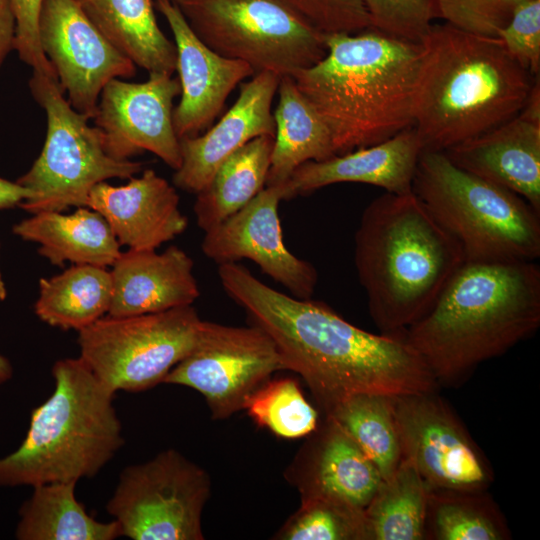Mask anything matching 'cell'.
Segmentation results:
<instances>
[{"mask_svg":"<svg viewBox=\"0 0 540 540\" xmlns=\"http://www.w3.org/2000/svg\"><path fill=\"white\" fill-rule=\"evenodd\" d=\"M218 275L226 294L271 337L284 369L303 378L324 413L355 394L439 390L404 335L362 330L320 301L271 288L237 262L218 265Z\"/></svg>","mask_w":540,"mask_h":540,"instance_id":"obj_1","label":"cell"},{"mask_svg":"<svg viewBox=\"0 0 540 540\" xmlns=\"http://www.w3.org/2000/svg\"><path fill=\"white\" fill-rule=\"evenodd\" d=\"M539 326L536 261L464 262L404 337L439 387H458Z\"/></svg>","mask_w":540,"mask_h":540,"instance_id":"obj_2","label":"cell"},{"mask_svg":"<svg viewBox=\"0 0 540 540\" xmlns=\"http://www.w3.org/2000/svg\"><path fill=\"white\" fill-rule=\"evenodd\" d=\"M324 41L325 56L290 76L326 123L335 155L413 127L420 43L372 28Z\"/></svg>","mask_w":540,"mask_h":540,"instance_id":"obj_3","label":"cell"},{"mask_svg":"<svg viewBox=\"0 0 540 540\" xmlns=\"http://www.w3.org/2000/svg\"><path fill=\"white\" fill-rule=\"evenodd\" d=\"M420 46L413 128L422 151H446L515 117L537 77L498 37L446 22L432 24Z\"/></svg>","mask_w":540,"mask_h":540,"instance_id":"obj_4","label":"cell"},{"mask_svg":"<svg viewBox=\"0 0 540 540\" xmlns=\"http://www.w3.org/2000/svg\"><path fill=\"white\" fill-rule=\"evenodd\" d=\"M354 241L358 279L382 334L404 335L465 262L459 244L412 191L372 200Z\"/></svg>","mask_w":540,"mask_h":540,"instance_id":"obj_5","label":"cell"},{"mask_svg":"<svg viewBox=\"0 0 540 540\" xmlns=\"http://www.w3.org/2000/svg\"><path fill=\"white\" fill-rule=\"evenodd\" d=\"M54 391L33 409L21 445L0 458V486L91 478L124 444L115 393L78 358L57 360Z\"/></svg>","mask_w":540,"mask_h":540,"instance_id":"obj_6","label":"cell"},{"mask_svg":"<svg viewBox=\"0 0 540 540\" xmlns=\"http://www.w3.org/2000/svg\"><path fill=\"white\" fill-rule=\"evenodd\" d=\"M412 192L459 244L465 262L536 261L540 213L517 193L422 151Z\"/></svg>","mask_w":540,"mask_h":540,"instance_id":"obj_7","label":"cell"},{"mask_svg":"<svg viewBox=\"0 0 540 540\" xmlns=\"http://www.w3.org/2000/svg\"><path fill=\"white\" fill-rule=\"evenodd\" d=\"M35 101L47 116L45 143L32 167L16 182L34 193L19 204L31 214L85 207L98 183L130 179L143 163L110 156L98 129L72 108L55 76L34 72L29 81Z\"/></svg>","mask_w":540,"mask_h":540,"instance_id":"obj_8","label":"cell"},{"mask_svg":"<svg viewBox=\"0 0 540 540\" xmlns=\"http://www.w3.org/2000/svg\"><path fill=\"white\" fill-rule=\"evenodd\" d=\"M195 35L217 54L279 76L326 54L324 36L283 0H178Z\"/></svg>","mask_w":540,"mask_h":540,"instance_id":"obj_9","label":"cell"},{"mask_svg":"<svg viewBox=\"0 0 540 540\" xmlns=\"http://www.w3.org/2000/svg\"><path fill=\"white\" fill-rule=\"evenodd\" d=\"M202 319L192 305L133 316L105 315L78 331L80 358L112 392L163 383L193 349Z\"/></svg>","mask_w":540,"mask_h":540,"instance_id":"obj_10","label":"cell"},{"mask_svg":"<svg viewBox=\"0 0 540 540\" xmlns=\"http://www.w3.org/2000/svg\"><path fill=\"white\" fill-rule=\"evenodd\" d=\"M210 491L203 468L167 449L126 467L106 510L121 536L133 540H202L201 517Z\"/></svg>","mask_w":540,"mask_h":540,"instance_id":"obj_11","label":"cell"},{"mask_svg":"<svg viewBox=\"0 0 540 540\" xmlns=\"http://www.w3.org/2000/svg\"><path fill=\"white\" fill-rule=\"evenodd\" d=\"M281 356L271 337L258 326H228L202 320L190 353L163 383L182 385L205 398L215 420L242 410L248 398L276 371Z\"/></svg>","mask_w":540,"mask_h":540,"instance_id":"obj_12","label":"cell"},{"mask_svg":"<svg viewBox=\"0 0 540 540\" xmlns=\"http://www.w3.org/2000/svg\"><path fill=\"white\" fill-rule=\"evenodd\" d=\"M402 458L431 490L487 491L494 471L466 426L438 391L395 396Z\"/></svg>","mask_w":540,"mask_h":540,"instance_id":"obj_13","label":"cell"},{"mask_svg":"<svg viewBox=\"0 0 540 540\" xmlns=\"http://www.w3.org/2000/svg\"><path fill=\"white\" fill-rule=\"evenodd\" d=\"M39 40L68 102L90 120L104 86L136 74V65L98 31L76 0L43 1Z\"/></svg>","mask_w":540,"mask_h":540,"instance_id":"obj_14","label":"cell"},{"mask_svg":"<svg viewBox=\"0 0 540 540\" xmlns=\"http://www.w3.org/2000/svg\"><path fill=\"white\" fill-rule=\"evenodd\" d=\"M172 76L150 73L141 83L115 78L104 86L92 120L110 156L128 160L149 151L174 170L180 167V142L172 115L181 87Z\"/></svg>","mask_w":540,"mask_h":540,"instance_id":"obj_15","label":"cell"},{"mask_svg":"<svg viewBox=\"0 0 540 540\" xmlns=\"http://www.w3.org/2000/svg\"><path fill=\"white\" fill-rule=\"evenodd\" d=\"M281 200L283 185L265 186L244 207L206 231L201 248L218 265L250 259L292 296L310 299L318 274L284 244L278 215Z\"/></svg>","mask_w":540,"mask_h":540,"instance_id":"obj_16","label":"cell"},{"mask_svg":"<svg viewBox=\"0 0 540 540\" xmlns=\"http://www.w3.org/2000/svg\"><path fill=\"white\" fill-rule=\"evenodd\" d=\"M156 6L169 24L177 51L181 98L173 109L174 131L179 140L195 137L212 124L235 87L255 73L247 63L207 47L173 1H156Z\"/></svg>","mask_w":540,"mask_h":540,"instance_id":"obj_17","label":"cell"},{"mask_svg":"<svg viewBox=\"0 0 540 540\" xmlns=\"http://www.w3.org/2000/svg\"><path fill=\"white\" fill-rule=\"evenodd\" d=\"M280 77L272 72L254 74L218 123L203 134L179 140L181 164L173 175L175 187L197 194L239 148L256 137L275 136L271 105Z\"/></svg>","mask_w":540,"mask_h":540,"instance_id":"obj_18","label":"cell"},{"mask_svg":"<svg viewBox=\"0 0 540 540\" xmlns=\"http://www.w3.org/2000/svg\"><path fill=\"white\" fill-rule=\"evenodd\" d=\"M85 207L99 212L119 244L131 249H157L188 225L175 187L152 169L131 177L124 185L98 183Z\"/></svg>","mask_w":540,"mask_h":540,"instance_id":"obj_19","label":"cell"},{"mask_svg":"<svg viewBox=\"0 0 540 540\" xmlns=\"http://www.w3.org/2000/svg\"><path fill=\"white\" fill-rule=\"evenodd\" d=\"M308 436L288 471L301 498L337 499L365 509L383 480L374 463L326 416Z\"/></svg>","mask_w":540,"mask_h":540,"instance_id":"obj_20","label":"cell"},{"mask_svg":"<svg viewBox=\"0 0 540 540\" xmlns=\"http://www.w3.org/2000/svg\"><path fill=\"white\" fill-rule=\"evenodd\" d=\"M194 262L181 248L131 249L110 266L112 300L107 315L122 317L192 305L200 296Z\"/></svg>","mask_w":540,"mask_h":540,"instance_id":"obj_21","label":"cell"},{"mask_svg":"<svg viewBox=\"0 0 540 540\" xmlns=\"http://www.w3.org/2000/svg\"><path fill=\"white\" fill-rule=\"evenodd\" d=\"M422 148L413 127L367 147L297 167L283 184L284 200L336 183H363L389 193L412 191Z\"/></svg>","mask_w":540,"mask_h":540,"instance_id":"obj_22","label":"cell"},{"mask_svg":"<svg viewBox=\"0 0 540 540\" xmlns=\"http://www.w3.org/2000/svg\"><path fill=\"white\" fill-rule=\"evenodd\" d=\"M443 152L458 167L517 193L540 213V123L518 114Z\"/></svg>","mask_w":540,"mask_h":540,"instance_id":"obj_23","label":"cell"},{"mask_svg":"<svg viewBox=\"0 0 540 540\" xmlns=\"http://www.w3.org/2000/svg\"><path fill=\"white\" fill-rule=\"evenodd\" d=\"M13 233L39 244L38 253L57 266L70 262L110 267L121 253L105 218L88 207L71 214L34 213L15 224Z\"/></svg>","mask_w":540,"mask_h":540,"instance_id":"obj_24","label":"cell"},{"mask_svg":"<svg viewBox=\"0 0 540 540\" xmlns=\"http://www.w3.org/2000/svg\"><path fill=\"white\" fill-rule=\"evenodd\" d=\"M98 31L136 66L173 75L177 51L157 24L153 0H76Z\"/></svg>","mask_w":540,"mask_h":540,"instance_id":"obj_25","label":"cell"},{"mask_svg":"<svg viewBox=\"0 0 540 540\" xmlns=\"http://www.w3.org/2000/svg\"><path fill=\"white\" fill-rule=\"evenodd\" d=\"M278 104L273 113L274 144L266 186L283 185L307 161L335 155L330 131L290 75L280 77Z\"/></svg>","mask_w":540,"mask_h":540,"instance_id":"obj_26","label":"cell"},{"mask_svg":"<svg viewBox=\"0 0 540 540\" xmlns=\"http://www.w3.org/2000/svg\"><path fill=\"white\" fill-rule=\"evenodd\" d=\"M75 481L33 486L19 510V540H113L121 536L115 520L100 522L75 496Z\"/></svg>","mask_w":540,"mask_h":540,"instance_id":"obj_27","label":"cell"},{"mask_svg":"<svg viewBox=\"0 0 540 540\" xmlns=\"http://www.w3.org/2000/svg\"><path fill=\"white\" fill-rule=\"evenodd\" d=\"M111 300L108 267L73 264L60 274L40 279L34 311L52 327L80 331L107 315Z\"/></svg>","mask_w":540,"mask_h":540,"instance_id":"obj_28","label":"cell"},{"mask_svg":"<svg viewBox=\"0 0 540 540\" xmlns=\"http://www.w3.org/2000/svg\"><path fill=\"white\" fill-rule=\"evenodd\" d=\"M274 137H256L217 168L210 182L197 193L194 213L204 231L215 227L250 202L265 186Z\"/></svg>","mask_w":540,"mask_h":540,"instance_id":"obj_29","label":"cell"},{"mask_svg":"<svg viewBox=\"0 0 540 540\" xmlns=\"http://www.w3.org/2000/svg\"><path fill=\"white\" fill-rule=\"evenodd\" d=\"M430 491L414 464L402 458L364 509L368 540H425Z\"/></svg>","mask_w":540,"mask_h":540,"instance_id":"obj_30","label":"cell"},{"mask_svg":"<svg viewBox=\"0 0 540 540\" xmlns=\"http://www.w3.org/2000/svg\"><path fill=\"white\" fill-rule=\"evenodd\" d=\"M393 399L382 394H355L324 413L358 444L383 479L390 477L402 460Z\"/></svg>","mask_w":540,"mask_h":540,"instance_id":"obj_31","label":"cell"},{"mask_svg":"<svg viewBox=\"0 0 540 540\" xmlns=\"http://www.w3.org/2000/svg\"><path fill=\"white\" fill-rule=\"evenodd\" d=\"M504 514L487 491L431 490L425 540H508Z\"/></svg>","mask_w":540,"mask_h":540,"instance_id":"obj_32","label":"cell"},{"mask_svg":"<svg viewBox=\"0 0 540 540\" xmlns=\"http://www.w3.org/2000/svg\"><path fill=\"white\" fill-rule=\"evenodd\" d=\"M243 409L257 425L284 439L308 436L320 423L317 410L292 378L269 379L248 398Z\"/></svg>","mask_w":540,"mask_h":540,"instance_id":"obj_33","label":"cell"},{"mask_svg":"<svg viewBox=\"0 0 540 540\" xmlns=\"http://www.w3.org/2000/svg\"><path fill=\"white\" fill-rule=\"evenodd\" d=\"M274 539L368 540L364 509L337 499L304 497Z\"/></svg>","mask_w":540,"mask_h":540,"instance_id":"obj_34","label":"cell"},{"mask_svg":"<svg viewBox=\"0 0 540 540\" xmlns=\"http://www.w3.org/2000/svg\"><path fill=\"white\" fill-rule=\"evenodd\" d=\"M371 28L385 35L420 43L436 18L431 0H363Z\"/></svg>","mask_w":540,"mask_h":540,"instance_id":"obj_35","label":"cell"},{"mask_svg":"<svg viewBox=\"0 0 540 540\" xmlns=\"http://www.w3.org/2000/svg\"><path fill=\"white\" fill-rule=\"evenodd\" d=\"M436 18L461 30L497 37L516 7L526 0H431Z\"/></svg>","mask_w":540,"mask_h":540,"instance_id":"obj_36","label":"cell"},{"mask_svg":"<svg viewBox=\"0 0 540 540\" xmlns=\"http://www.w3.org/2000/svg\"><path fill=\"white\" fill-rule=\"evenodd\" d=\"M323 35L371 28L363 0H284Z\"/></svg>","mask_w":540,"mask_h":540,"instance_id":"obj_37","label":"cell"},{"mask_svg":"<svg viewBox=\"0 0 540 540\" xmlns=\"http://www.w3.org/2000/svg\"><path fill=\"white\" fill-rule=\"evenodd\" d=\"M497 37L507 52L532 76L540 71V0L519 4Z\"/></svg>","mask_w":540,"mask_h":540,"instance_id":"obj_38","label":"cell"},{"mask_svg":"<svg viewBox=\"0 0 540 540\" xmlns=\"http://www.w3.org/2000/svg\"><path fill=\"white\" fill-rule=\"evenodd\" d=\"M16 19L15 50L34 72L56 76L39 40V17L44 0H11Z\"/></svg>","mask_w":540,"mask_h":540,"instance_id":"obj_39","label":"cell"},{"mask_svg":"<svg viewBox=\"0 0 540 540\" xmlns=\"http://www.w3.org/2000/svg\"><path fill=\"white\" fill-rule=\"evenodd\" d=\"M16 19L11 0H0V66L15 50Z\"/></svg>","mask_w":540,"mask_h":540,"instance_id":"obj_40","label":"cell"},{"mask_svg":"<svg viewBox=\"0 0 540 540\" xmlns=\"http://www.w3.org/2000/svg\"><path fill=\"white\" fill-rule=\"evenodd\" d=\"M34 193L18 184L0 178V210L12 208L33 198Z\"/></svg>","mask_w":540,"mask_h":540,"instance_id":"obj_41","label":"cell"},{"mask_svg":"<svg viewBox=\"0 0 540 540\" xmlns=\"http://www.w3.org/2000/svg\"><path fill=\"white\" fill-rule=\"evenodd\" d=\"M13 368L10 361L0 354V385L12 378Z\"/></svg>","mask_w":540,"mask_h":540,"instance_id":"obj_42","label":"cell"},{"mask_svg":"<svg viewBox=\"0 0 540 540\" xmlns=\"http://www.w3.org/2000/svg\"><path fill=\"white\" fill-rule=\"evenodd\" d=\"M6 296H7L6 286L0 272V300H5Z\"/></svg>","mask_w":540,"mask_h":540,"instance_id":"obj_43","label":"cell"},{"mask_svg":"<svg viewBox=\"0 0 540 540\" xmlns=\"http://www.w3.org/2000/svg\"><path fill=\"white\" fill-rule=\"evenodd\" d=\"M154 1L156 2V1H164V0H154ZM169 1H172V0H169Z\"/></svg>","mask_w":540,"mask_h":540,"instance_id":"obj_44","label":"cell"},{"mask_svg":"<svg viewBox=\"0 0 540 540\" xmlns=\"http://www.w3.org/2000/svg\"><path fill=\"white\" fill-rule=\"evenodd\" d=\"M172 1H173V2H176V1H178V0H172Z\"/></svg>","mask_w":540,"mask_h":540,"instance_id":"obj_45","label":"cell"},{"mask_svg":"<svg viewBox=\"0 0 540 540\" xmlns=\"http://www.w3.org/2000/svg\"><path fill=\"white\" fill-rule=\"evenodd\" d=\"M284 1V0H283Z\"/></svg>","mask_w":540,"mask_h":540,"instance_id":"obj_46","label":"cell"}]
</instances>
